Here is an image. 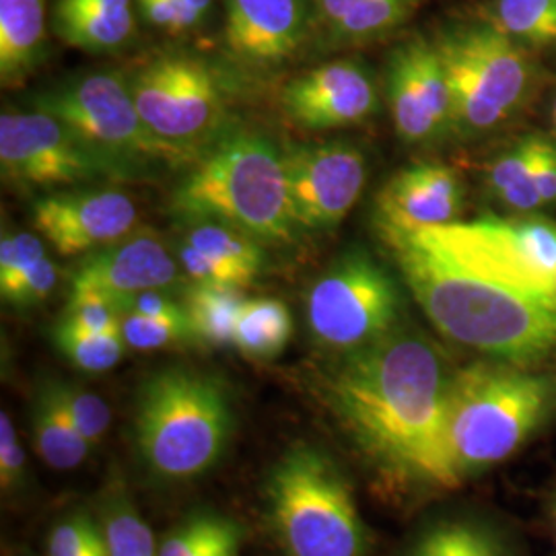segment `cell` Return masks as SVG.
<instances>
[{"mask_svg":"<svg viewBox=\"0 0 556 556\" xmlns=\"http://www.w3.org/2000/svg\"><path fill=\"white\" fill-rule=\"evenodd\" d=\"M184 241L197 248L204 256L236 273L243 287H250L262 275L266 264V252L262 248V241L239 231L236 227L215 220L190 223Z\"/></svg>","mask_w":556,"mask_h":556,"instance_id":"obj_25","label":"cell"},{"mask_svg":"<svg viewBox=\"0 0 556 556\" xmlns=\"http://www.w3.org/2000/svg\"><path fill=\"white\" fill-rule=\"evenodd\" d=\"M509 361H478L454 371L447 435L466 482L503 464L556 415V371Z\"/></svg>","mask_w":556,"mask_h":556,"instance_id":"obj_3","label":"cell"},{"mask_svg":"<svg viewBox=\"0 0 556 556\" xmlns=\"http://www.w3.org/2000/svg\"><path fill=\"white\" fill-rule=\"evenodd\" d=\"M248 299L243 289L231 285L192 282L186 291V314L199 337L208 346H233L239 312Z\"/></svg>","mask_w":556,"mask_h":556,"instance_id":"obj_26","label":"cell"},{"mask_svg":"<svg viewBox=\"0 0 556 556\" xmlns=\"http://www.w3.org/2000/svg\"><path fill=\"white\" fill-rule=\"evenodd\" d=\"M46 258L40 236L27 231H9L0 239V289L15 282L29 268Z\"/></svg>","mask_w":556,"mask_h":556,"instance_id":"obj_37","label":"cell"},{"mask_svg":"<svg viewBox=\"0 0 556 556\" xmlns=\"http://www.w3.org/2000/svg\"><path fill=\"white\" fill-rule=\"evenodd\" d=\"M293 338V318L278 299H248L239 312L233 346L252 361H275Z\"/></svg>","mask_w":556,"mask_h":556,"instance_id":"obj_24","label":"cell"},{"mask_svg":"<svg viewBox=\"0 0 556 556\" xmlns=\"http://www.w3.org/2000/svg\"><path fill=\"white\" fill-rule=\"evenodd\" d=\"M291 215L298 231H332L363 194L367 167L361 149L342 142L299 144L285 151Z\"/></svg>","mask_w":556,"mask_h":556,"instance_id":"obj_13","label":"cell"},{"mask_svg":"<svg viewBox=\"0 0 556 556\" xmlns=\"http://www.w3.org/2000/svg\"><path fill=\"white\" fill-rule=\"evenodd\" d=\"M0 165L4 179L25 190L119 178L118 172L64 122L40 110L2 114Z\"/></svg>","mask_w":556,"mask_h":556,"instance_id":"obj_12","label":"cell"},{"mask_svg":"<svg viewBox=\"0 0 556 556\" xmlns=\"http://www.w3.org/2000/svg\"><path fill=\"white\" fill-rule=\"evenodd\" d=\"M493 17V25L511 40L556 43V0H497Z\"/></svg>","mask_w":556,"mask_h":556,"instance_id":"obj_31","label":"cell"},{"mask_svg":"<svg viewBox=\"0 0 556 556\" xmlns=\"http://www.w3.org/2000/svg\"><path fill=\"white\" fill-rule=\"evenodd\" d=\"M31 439L41 462L52 470H75L91 452V445L62 406L54 379L41 381L36 390L31 402Z\"/></svg>","mask_w":556,"mask_h":556,"instance_id":"obj_22","label":"cell"},{"mask_svg":"<svg viewBox=\"0 0 556 556\" xmlns=\"http://www.w3.org/2000/svg\"><path fill=\"white\" fill-rule=\"evenodd\" d=\"M34 103L36 110L64 122L119 178L144 174L149 167L197 161L151 132L132 100L128 77L118 73L103 71L62 83Z\"/></svg>","mask_w":556,"mask_h":556,"instance_id":"obj_7","label":"cell"},{"mask_svg":"<svg viewBox=\"0 0 556 556\" xmlns=\"http://www.w3.org/2000/svg\"><path fill=\"white\" fill-rule=\"evenodd\" d=\"M27 478V457L21 447L15 422L7 410L0 413V489L4 495L23 491Z\"/></svg>","mask_w":556,"mask_h":556,"instance_id":"obj_39","label":"cell"},{"mask_svg":"<svg viewBox=\"0 0 556 556\" xmlns=\"http://www.w3.org/2000/svg\"><path fill=\"white\" fill-rule=\"evenodd\" d=\"M122 316H147V318H186V307L165 293V289L140 291L130 295L110 298Z\"/></svg>","mask_w":556,"mask_h":556,"instance_id":"obj_40","label":"cell"},{"mask_svg":"<svg viewBox=\"0 0 556 556\" xmlns=\"http://www.w3.org/2000/svg\"><path fill=\"white\" fill-rule=\"evenodd\" d=\"M169 208L184 223L215 220L258 241L289 243L298 233L285 153L250 130L208 144L174 190Z\"/></svg>","mask_w":556,"mask_h":556,"instance_id":"obj_5","label":"cell"},{"mask_svg":"<svg viewBox=\"0 0 556 556\" xmlns=\"http://www.w3.org/2000/svg\"><path fill=\"white\" fill-rule=\"evenodd\" d=\"M176 2H178L179 9L192 20L197 27H199L200 21L206 17V13L213 7V0H176Z\"/></svg>","mask_w":556,"mask_h":556,"instance_id":"obj_44","label":"cell"},{"mask_svg":"<svg viewBox=\"0 0 556 556\" xmlns=\"http://www.w3.org/2000/svg\"><path fill=\"white\" fill-rule=\"evenodd\" d=\"M388 100L397 137L408 144L435 140L454 126L452 93L435 43L400 46L388 68Z\"/></svg>","mask_w":556,"mask_h":556,"instance_id":"obj_15","label":"cell"},{"mask_svg":"<svg viewBox=\"0 0 556 556\" xmlns=\"http://www.w3.org/2000/svg\"><path fill=\"white\" fill-rule=\"evenodd\" d=\"M314 21V0H227L225 43L250 66H277L298 54Z\"/></svg>","mask_w":556,"mask_h":556,"instance_id":"obj_17","label":"cell"},{"mask_svg":"<svg viewBox=\"0 0 556 556\" xmlns=\"http://www.w3.org/2000/svg\"><path fill=\"white\" fill-rule=\"evenodd\" d=\"M68 326L89 332H105L119 328V314L114 301L98 291H71L64 318Z\"/></svg>","mask_w":556,"mask_h":556,"instance_id":"obj_35","label":"cell"},{"mask_svg":"<svg viewBox=\"0 0 556 556\" xmlns=\"http://www.w3.org/2000/svg\"><path fill=\"white\" fill-rule=\"evenodd\" d=\"M52 338L60 355L85 374H105L114 369L128 349L119 328L89 332L59 321Z\"/></svg>","mask_w":556,"mask_h":556,"instance_id":"obj_30","label":"cell"},{"mask_svg":"<svg viewBox=\"0 0 556 556\" xmlns=\"http://www.w3.org/2000/svg\"><path fill=\"white\" fill-rule=\"evenodd\" d=\"M137 204L126 192L62 190L36 200L31 220L60 256H83L128 238L137 227Z\"/></svg>","mask_w":556,"mask_h":556,"instance_id":"obj_14","label":"cell"},{"mask_svg":"<svg viewBox=\"0 0 556 556\" xmlns=\"http://www.w3.org/2000/svg\"><path fill=\"white\" fill-rule=\"evenodd\" d=\"M404 301L394 277L363 250H351L309 287L307 326L314 340L340 355L374 344L402 324Z\"/></svg>","mask_w":556,"mask_h":556,"instance_id":"obj_8","label":"cell"},{"mask_svg":"<svg viewBox=\"0 0 556 556\" xmlns=\"http://www.w3.org/2000/svg\"><path fill=\"white\" fill-rule=\"evenodd\" d=\"M54 36L85 52H112L132 38V0H56Z\"/></svg>","mask_w":556,"mask_h":556,"instance_id":"obj_20","label":"cell"},{"mask_svg":"<svg viewBox=\"0 0 556 556\" xmlns=\"http://www.w3.org/2000/svg\"><path fill=\"white\" fill-rule=\"evenodd\" d=\"M454 371L431 338L400 326L344 353L321 376V396L338 429L388 497L456 491L447 402Z\"/></svg>","mask_w":556,"mask_h":556,"instance_id":"obj_1","label":"cell"},{"mask_svg":"<svg viewBox=\"0 0 556 556\" xmlns=\"http://www.w3.org/2000/svg\"><path fill=\"white\" fill-rule=\"evenodd\" d=\"M314 7L332 40L363 41L397 27L417 0H314Z\"/></svg>","mask_w":556,"mask_h":556,"instance_id":"obj_23","label":"cell"},{"mask_svg":"<svg viewBox=\"0 0 556 556\" xmlns=\"http://www.w3.org/2000/svg\"><path fill=\"white\" fill-rule=\"evenodd\" d=\"M100 523L110 556H160L149 523L122 489H114L103 501Z\"/></svg>","mask_w":556,"mask_h":556,"instance_id":"obj_28","label":"cell"},{"mask_svg":"<svg viewBox=\"0 0 556 556\" xmlns=\"http://www.w3.org/2000/svg\"><path fill=\"white\" fill-rule=\"evenodd\" d=\"M464 204L456 172L441 163H418L397 172L378 197V227L427 229L450 225Z\"/></svg>","mask_w":556,"mask_h":556,"instance_id":"obj_19","label":"cell"},{"mask_svg":"<svg viewBox=\"0 0 556 556\" xmlns=\"http://www.w3.org/2000/svg\"><path fill=\"white\" fill-rule=\"evenodd\" d=\"M46 0H0V80L20 87L46 59Z\"/></svg>","mask_w":556,"mask_h":556,"instance_id":"obj_21","label":"cell"},{"mask_svg":"<svg viewBox=\"0 0 556 556\" xmlns=\"http://www.w3.org/2000/svg\"><path fill=\"white\" fill-rule=\"evenodd\" d=\"M178 262L160 239L142 231L80 260L71 278V291H98L108 298L167 289L178 282Z\"/></svg>","mask_w":556,"mask_h":556,"instance_id":"obj_18","label":"cell"},{"mask_svg":"<svg viewBox=\"0 0 556 556\" xmlns=\"http://www.w3.org/2000/svg\"><path fill=\"white\" fill-rule=\"evenodd\" d=\"M119 332L128 349L135 351H160L179 344L199 342L190 318H147V316H122Z\"/></svg>","mask_w":556,"mask_h":556,"instance_id":"obj_32","label":"cell"},{"mask_svg":"<svg viewBox=\"0 0 556 556\" xmlns=\"http://www.w3.org/2000/svg\"><path fill=\"white\" fill-rule=\"evenodd\" d=\"M452 93L454 126L482 132L509 118L530 85V64L495 25L459 27L438 41Z\"/></svg>","mask_w":556,"mask_h":556,"instance_id":"obj_9","label":"cell"},{"mask_svg":"<svg viewBox=\"0 0 556 556\" xmlns=\"http://www.w3.org/2000/svg\"><path fill=\"white\" fill-rule=\"evenodd\" d=\"M236 431L227 388L208 374L165 367L140 383L132 447L160 482H188L219 464Z\"/></svg>","mask_w":556,"mask_h":556,"instance_id":"obj_4","label":"cell"},{"mask_svg":"<svg viewBox=\"0 0 556 556\" xmlns=\"http://www.w3.org/2000/svg\"><path fill=\"white\" fill-rule=\"evenodd\" d=\"M406 556H516L505 536L475 519H443L427 528Z\"/></svg>","mask_w":556,"mask_h":556,"instance_id":"obj_27","label":"cell"},{"mask_svg":"<svg viewBox=\"0 0 556 556\" xmlns=\"http://www.w3.org/2000/svg\"><path fill=\"white\" fill-rule=\"evenodd\" d=\"M551 116H553V124H555V130H556V100H555V103H553V112H551Z\"/></svg>","mask_w":556,"mask_h":556,"instance_id":"obj_45","label":"cell"},{"mask_svg":"<svg viewBox=\"0 0 556 556\" xmlns=\"http://www.w3.org/2000/svg\"><path fill=\"white\" fill-rule=\"evenodd\" d=\"M538 147L540 139H526L519 142L516 149H511L501 160L495 161L489 172L491 190L497 194L501 202L521 213L544 206L534 179Z\"/></svg>","mask_w":556,"mask_h":556,"instance_id":"obj_29","label":"cell"},{"mask_svg":"<svg viewBox=\"0 0 556 556\" xmlns=\"http://www.w3.org/2000/svg\"><path fill=\"white\" fill-rule=\"evenodd\" d=\"M48 556H110L100 521L87 511H73L54 523Z\"/></svg>","mask_w":556,"mask_h":556,"instance_id":"obj_33","label":"cell"},{"mask_svg":"<svg viewBox=\"0 0 556 556\" xmlns=\"http://www.w3.org/2000/svg\"><path fill=\"white\" fill-rule=\"evenodd\" d=\"M140 118L167 144L199 160L223 119V96L213 71L199 59L167 54L128 77Z\"/></svg>","mask_w":556,"mask_h":556,"instance_id":"obj_11","label":"cell"},{"mask_svg":"<svg viewBox=\"0 0 556 556\" xmlns=\"http://www.w3.org/2000/svg\"><path fill=\"white\" fill-rule=\"evenodd\" d=\"M56 282H59V268L52 260L46 256L15 282L2 287L0 295H2V301L9 303L11 307L29 309L50 298Z\"/></svg>","mask_w":556,"mask_h":556,"instance_id":"obj_38","label":"cell"},{"mask_svg":"<svg viewBox=\"0 0 556 556\" xmlns=\"http://www.w3.org/2000/svg\"><path fill=\"white\" fill-rule=\"evenodd\" d=\"M54 388L62 400V406L66 408L68 417L75 422L80 435L87 439L91 447L100 445L101 439L112 422L110 406L98 394L80 388L73 381L54 379Z\"/></svg>","mask_w":556,"mask_h":556,"instance_id":"obj_34","label":"cell"},{"mask_svg":"<svg viewBox=\"0 0 556 556\" xmlns=\"http://www.w3.org/2000/svg\"><path fill=\"white\" fill-rule=\"evenodd\" d=\"M264 505L285 556H367L369 534L353 484L316 445L299 443L278 457Z\"/></svg>","mask_w":556,"mask_h":556,"instance_id":"obj_6","label":"cell"},{"mask_svg":"<svg viewBox=\"0 0 556 556\" xmlns=\"http://www.w3.org/2000/svg\"><path fill=\"white\" fill-rule=\"evenodd\" d=\"M413 298L439 332L497 361L534 365L556 353V301L452 258L420 231L379 227Z\"/></svg>","mask_w":556,"mask_h":556,"instance_id":"obj_2","label":"cell"},{"mask_svg":"<svg viewBox=\"0 0 556 556\" xmlns=\"http://www.w3.org/2000/svg\"><path fill=\"white\" fill-rule=\"evenodd\" d=\"M282 110L305 130L355 126L378 112V87L355 60H334L291 80L280 93Z\"/></svg>","mask_w":556,"mask_h":556,"instance_id":"obj_16","label":"cell"},{"mask_svg":"<svg viewBox=\"0 0 556 556\" xmlns=\"http://www.w3.org/2000/svg\"><path fill=\"white\" fill-rule=\"evenodd\" d=\"M243 530L236 519L220 517L219 528L202 556H239Z\"/></svg>","mask_w":556,"mask_h":556,"instance_id":"obj_43","label":"cell"},{"mask_svg":"<svg viewBox=\"0 0 556 556\" xmlns=\"http://www.w3.org/2000/svg\"><path fill=\"white\" fill-rule=\"evenodd\" d=\"M553 523H555V534H556V497H555V503H553Z\"/></svg>","mask_w":556,"mask_h":556,"instance_id":"obj_46","label":"cell"},{"mask_svg":"<svg viewBox=\"0 0 556 556\" xmlns=\"http://www.w3.org/2000/svg\"><path fill=\"white\" fill-rule=\"evenodd\" d=\"M137 2L144 21L155 29L178 36L197 27L192 20L179 9L176 0H137Z\"/></svg>","mask_w":556,"mask_h":556,"instance_id":"obj_41","label":"cell"},{"mask_svg":"<svg viewBox=\"0 0 556 556\" xmlns=\"http://www.w3.org/2000/svg\"><path fill=\"white\" fill-rule=\"evenodd\" d=\"M534 179L542 204L556 202V147L542 139L534 163Z\"/></svg>","mask_w":556,"mask_h":556,"instance_id":"obj_42","label":"cell"},{"mask_svg":"<svg viewBox=\"0 0 556 556\" xmlns=\"http://www.w3.org/2000/svg\"><path fill=\"white\" fill-rule=\"evenodd\" d=\"M215 514H194L184 519L161 540L160 556H202L219 528Z\"/></svg>","mask_w":556,"mask_h":556,"instance_id":"obj_36","label":"cell"},{"mask_svg":"<svg viewBox=\"0 0 556 556\" xmlns=\"http://www.w3.org/2000/svg\"><path fill=\"white\" fill-rule=\"evenodd\" d=\"M417 231L480 275L517 291L556 301L555 223L484 217Z\"/></svg>","mask_w":556,"mask_h":556,"instance_id":"obj_10","label":"cell"}]
</instances>
